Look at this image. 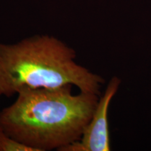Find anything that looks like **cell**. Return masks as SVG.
Wrapping results in <instances>:
<instances>
[{"label": "cell", "instance_id": "cell-5", "mask_svg": "<svg viewBox=\"0 0 151 151\" xmlns=\"http://www.w3.org/2000/svg\"><path fill=\"white\" fill-rule=\"evenodd\" d=\"M0 96H1V94H0Z\"/></svg>", "mask_w": 151, "mask_h": 151}, {"label": "cell", "instance_id": "cell-2", "mask_svg": "<svg viewBox=\"0 0 151 151\" xmlns=\"http://www.w3.org/2000/svg\"><path fill=\"white\" fill-rule=\"evenodd\" d=\"M76 52L67 43L42 35L14 43H0V94L12 97L20 88L71 86L99 95L104 80L76 62Z\"/></svg>", "mask_w": 151, "mask_h": 151}, {"label": "cell", "instance_id": "cell-1", "mask_svg": "<svg viewBox=\"0 0 151 151\" xmlns=\"http://www.w3.org/2000/svg\"><path fill=\"white\" fill-rule=\"evenodd\" d=\"M73 86L22 88L0 112V129L37 151H60L78 141L92 118L99 95L72 93Z\"/></svg>", "mask_w": 151, "mask_h": 151}, {"label": "cell", "instance_id": "cell-4", "mask_svg": "<svg viewBox=\"0 0 151 151\" xmlns=\"http://www.w3.org/2000/svg\"><path fill=\"white\" fill-rule=\"evenodd\" d=\"M0 151H37L14 139L0 129Z\"/></svg>", "mask_w": 151, "mask_h": 151}, {"label": "cell", "instance_id": "cell-3", "mask_svg": "<svg viewBox=\"0 0 151 151\" xmlns=\"http://www.w3.org/2000/svg\"><path fill=\"white\" fill-rule=\"evenodd\" d=\"M121 80L113 76L107 85L102 97L99 99L92 118L78 141L65 147L60 151L111 150L108 112L113 97L118 92Z\"/></svg>", "mask_w": 151, "mask_h": 151}]
</instances>
